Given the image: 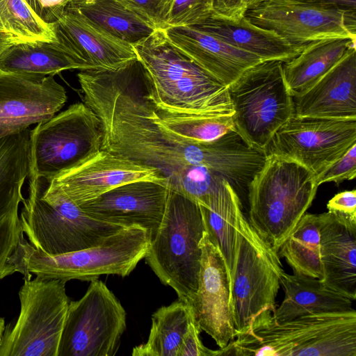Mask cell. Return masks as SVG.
<instances>
[{"instance_id": "1", "label": "cell", "mask_w": 356, "mask_h": 356, "mask_svg": "<svg viewBox=\"0 0 356 356\" xmlns=\"http://www.w3.org/2000/svg\"><path fill=\"white\" fill-rule=\"evenodd\" d=\"M134 49L145 69V95L156 111L232 116L227 86L203 69L157 29Z\"/></svg>"}, {"instance_id": "2", "label": "cell", "mask_w": 356, "mask_h": 356, "mask_svg": "<svg viewBox=\"0 0 356 356\" xmlns=\"http://www.w3.org/2000/svg\"><path fill=\"white\" fill-rule=\"evenodd\" d=\"M220 355L356 356V312L316 313L283 322L273 314L256 318Z\"/></svg>"}, {"instance_id": "3", "label": "cell", "mask_w": 356, "mask_h": 356, "mask_svg": "<svg viewBox=\"0 0 356 356\" xmlns=\"http://www.w3.org/2000/svg\"><path fill=\"white\" fill-rule=\"evenodd\" d=\"M318 186L305 166L268 154L248 187L249 223L277 252L312 205Z\"/></svg>"}, {"instance_id": "4", "label": "cell", "mask_w": 356, "mask_h": 356, "mask_svg": "<svg viewBox=\"0 0 356 356\" xmlns=\"http://www.w3.org/2000/svg\"><path fill=\"white\" fill-rule=\"evenodd\" d=\"M19 213L22 230L35 249L59 254L101 243L124 227L97 220L63 195L48 191L47 180L29 175Z\"/></svg>"}, {"instance_id": "5", "label": "cell", "mask_w": 356, "mask_h": 356, "mask_svg": "<svg viewBox=\"0 0 356 356\" xmlns=\"http://www.w3.org/2000/svg\"><path fill=\"white\" fill-rule=\"evenodd\" d=\"M206 230L200 204L169 189L162 220L144 258L161 282L189 304L197 289L200 242Z\"/></svg>"}, {"instance_id": "6", "label": "cell", "mask_w": 356, "mask_h": 356, "mask_svg": "<svg viewBox=\"0 0 356 356\" xmlns=\"http://www.w3.org/2000/svg\"><path fill=\"white\" fill-rule=\"evenodd\" d=\"M149 243V233L138 226L125 227L95 246L59 254L37 250L26 238L22 245L17 273L26 280L35 275L67 282H90L102 275L124 277L145 257Z\"/></svg>"}, {"instance_id": "7", "label": "cell", "mask_w": 356, "mask_h": 356, "mask_svg": "<svg viewBox=\"0 0 356 356\" xmlns=\"http://www.w3.org/2000/svg\"><path fill=\"white\" fill-rule=\"evenodd\" d=\"M282 63L262 61L227 86L235 129L253 148L266 151L276 131L294 115Z\"/></svg>"}, {"instance_id": "8", "label": "cell", "mask_w": 356, "mask_h": 356, "mask_svg": "<svg viewBox=\"0 0 356 356\" xmlns=\"http://www.w3.org/2000/svg\"><path fill=\"white\" fill-rule=\"evenodd\" d=\"M67 281L24 279L18 295L19 314L6 325L0 356H58L69 305Z\"/></svg>"}, {"instance_id": "9", "label": "cell", "mask_w": 356, "mask_h": 356, "mask_svg": "<svg viewBox=\"0 0 356 356\" xmlns=\"http://www.w3.org/2000/svg\"><path fill=\"white\" fill-rule=\"evenodd\" d=\"M283 271L278 253L243 215L239 222L236 266L231 282V308L236 336L246 332L260 316L274 314Z\"/></svg>"}, {"instance_id": "10", "label": "cell", "mask_w": 356, "mask_h": 356, "mask_svg": "<svg viewBox=\"0 0 356 356\" xmlns=\"http://www.w3.org/2000/svg\"><path fill=\"white\" fill-rule=\"evenodd\" d=\"M103 132L97 115L75 103L42 122L30 134V174L47 181L102 148Z\"/></svg>"}, {"instance_id": "11", "label": "cell", "mask_w": 356, "mask_h": 356, "mask_svg": "<svg viewBox=\"0 0 356 356\" xmlns=\"http://www.w3.org/2000/svg\"><path fill=\"white\" fill-rule=\"evenodd\" d=\"M126 312L100 280L70 301L58 356H113L126 330Z\"/></svg>"}, {"instance_id": "12", "label": "cell", "mask_w": 356, "mask_h": 356, "mask_svg": "<svg viewBox=\"0 0 356 356\" xmlns=\"http://www.w3.org/2000/svg\"><path fill=\"white\" fill-rule=\"evenodd\" d=\"M356 144V120L293 115L274 134L266 148L293 160L320 177Z\"/></svg>"}, {"instance_id": "13", "label": "cell", "mask_w": 356, "mask_h": 356, "mask_svg": "<svg viewBox=\"0 0 356 356\" xmlns=\"http://www.w3.org/2000/svg\"><path fill=\"white\" fill-rule=\"evenodd\" d=\"M297 46L326 38L356 39V13L315 6L298 0H264L244 15Z\"/></svg>"}, {"instance_id": "14", "label": "cell", "mask_w": 356, "mask_h": 356, "mask_svg": "<svg viewBox=\"0 0 356 356\" xmlns=\"http://www.w3.org/2000/svg\"><path fill=\"white\" fill-rule=\"evenodd\" d=\"M30 134L27 129L0 138V280L17 273L26 239L19 207L30 174Z\"/></svg>"}, {"instance_id": "15", "label": "cell", "mask_w": 356, "mask_h": 356, "mask_svg": "<svg viewBox=\"0 0 356 356\" xmlns=\"http://www.w3.org/2000/svg\"><path fill=\"white\" fill-rule=\"evenodd\" d=\"M147 180L167 187L166 177L157 169L140 165L105 149H100L47 183L77 206L124 184Z\"/></svg>"}, {"instance_id": "16", "label": "cell", "mask_w": 356, "mask_h": 356, "mask_svg": "<svg viewBox=\"0 0 356 356\" xmlns=\"http://www.w3.org/2000/svg\"><path fill=\"white\" fill-rule=\"evenodd\" d=\"M67 99L52 75L0 72V138L51 119Z\"/></svg>"}, {"instance_id": "17", "label": "cell", "mask_w": 356, "mask_h": 356, "mask_svg": "<svg viewBox=\"0 0 356 356\" xmlns=\"http://www.w3.org/2000/svg\"><path fill=\"white\" fill-rule=\"evenodd\" d=\"M202 250L196 293L190 302L193 318L220 348L236 338L231 308V283L224 257L207 230L200 242Z\"/></svg>"}, {"instance_id": "18", "label": "cell", "mask_w": 356, "mask_h": 356, "mask_svg": "<svg viewBox=\"0 0 356 356\" xmlns=\"http://www.w3.org/2000/svg\"><path fill=\"white\" fill-rule=\"evenodd\" d=\"M168 192L161 184L139 180L115 187L79 207L97 220L145 229L151 240L162 220Z\"/></svg>"}, {"instance_id": "19", "label": "cell", "mask_w": 356, "mask_h": 356, "mask_svg": "<svg viewBox=\"0 0 356 356\" xmlns=\"http://www.w3.org/2000/svg\"><path fill=\"white\" fill-rule=\"evenodd\" d=\"M51 29L55 39L88 70H113L137 58L133 46L109 35L67 8Z\"/></svg>"}, {"instance_id": "20", "label": "cell", "mask_w": 356, "mask_h": 356, "mask_svg": "<svg viewBox=\"0 0 356 356\" xmlns=\"http://www.w3.org/2000/svg\"><path fill=\"white\" fill-rule=\"evenodd\" d=\"M321 282L355 300L356 298V222L332 212L317 214Z\"/></svg>"}, {"instance_id": "21", "label": "cell", "mask_w": 356, "mask_h": 356, "mask_svg": "<svg viewBox=\"0 0 356 356\" xmlns=\"http://www.w3.org/2000/svg\"><path fill=\"white\" fill-rule=\"evenodd\" d=\"M293 101L296 116L356 120V49Z\"/></svg>"}, {"instance_id": "22", "label": "cell", "mask_w": 356, "mask_h": 356, "mask_svg": "<svg viewBox=\"0 0 356 356\" xmlns=\"http://www.w3.org/2000/svg\"><path fill=\"white\" fill-rule=\"evenodd\" d=\"M163 31L172 43L227 86L246 70L264 61L193 26H167Z\"/></svg>"}, {"instance_id": "23", "label": "cell", "mask_w": 356, "mask_h": 356, "mask_svg": "<svg viewBox=\"0 0 356 356\" xmlns=\"http://www.w3.org/2000/svg\"><path fill=\"white\" fill-rule=\"evenodd\" d=\"M225 42L257 56L263 60L285 62L297 56L303 46L294 45L272 30L259 27L245 16L232 21L211 16L191 26Z\"/></svg>"}, {"instance_id": "24", "label": "cell", "mask_w": 356, "mask_h": 356, "mask_svg": "<svg viewBox=\"0 0 356 356\" xmlns=\"http://www.w3.org/2000/svg\"><path fill=\"white\" fill-rule=\"evenodd\" d=\"M280 281L285 296L273 314L277 322L311 314L353 309V300L326 286L320 279L284 270Z\"/></svg>"}, {"instance_id": "25", "label": "cell", "mask_w": 356, "mask_h": 356, "mask_svg": "<svg viewBox=\"0 0 356 356\" xmlns=\"http://www.w3.org/2000/svg\"><path fill=\"white\" fill-rule=\"evenodd\" d=\"M353 49L355 39L349 38H326L304 45L297 56L282 63L291 95L305 93Z\"/></svg>"}, {"instance_id": "26", "label": "cell", "mask_w": 356, "mask_h": 356, "mask_svg": "<svg viewBox=\"0 0 356 356\" xmlns=\"http://www.w3.org/2000/svg\"><path fill=\"white\" fill-rule=\"evenodd\" d=\"M199 204L209 236L224 257L231 283L236 266L239 222L243 216L239 196L224 179Z\"/></svg>"}, {"instance_id": "27", "label": "cell", "mask_w": 356, "mask_h": 356, "mask_svg": "<svg viewBox=\"0 0 356 356\" xmlns=\"http://www.w3.org/2000/svg\"><path fill=\"white\" fill-rule=\"evenodd\" d=\"M66 8L109 35L133 47L157 29L125 0H72Z\"/></svg>"}, {"instance_id": "28", "label": "cell", "mask_w": 356, "mask_h": 356, "mask_svg": "<svg viewBox=\"0 0 356 356\" xmlns=\"http://www.w3.org/2000/svg\"><path fill=\"white\" fill-rule=\"evenodd\" d=\"M67 70L88 68L56 40L20 42L0 54L1 72L54 76Z\"/></svg>"}, {"instance_id": "29", "label": "cell", "mask_w": 356, "mask_h": 356, "mask_svg": "<svg viewBox=\"0 0 356 356\" xmlns=\"http://www.w3.org/2000/svg\"><path fill=\"white\" fill-rule=\"evenodd\" d=\"M194 321L189 303L178 299L158 309L152 316L146 343L134 348L133 356H179L183 339Z\"/></svg>"}, {"instance_id": "30", "label": "cell", "mask_w": 356, "mask_h": 356, "mask_svg": "<svg viewBox=\"0 0 356 356\" xmlns=\"http://www.w3.org/2000/svg\"><path fill=\"white\" fill-rule=\"evenodd\" d=\"M294 274L322 277L317 214L305 213L278 250Z\"/></svg>"}, {"instance_id": "31", "label": "cell", "mask_w": 356, "mask_h": 356, "mask_svg": "<svg viewBox=\"0 0 356 356\" xmlns=\"http://www.w3.org/2000/svg\"><path fill=\"white\" fill-rule=\"evenodd\" d=\"M149 111L155 122L179 138L191 143L210 142L235 129L232 116L168 113L156 111L150 102Z\"/></svg>"}, {"instance_id": "32", "label": "cell", "mask_w": 356, "mask_h": 356, "mask_svg": "<svg viewBox=\"0 0 356 356\" xmlns=\"http://www.w3.org/2000/svg\"><path fill=\"white\" fill-rule=\"evenodd\" d=\"M0 17L23 42L56 40L51 26L42 21L24 0H0Z\"/></svg>"}, {"instance_id": "33", "label": "cell", "mask_w": 356, "mask_h": 356, "mask_svg": "<svg viewBox=\"0 0 356 356\" xmlns=\"http://www.w3.org/2000/svg\"><path fill=\"white\" fill-rule=\"evenodd\" d=\"M213 1L172 0L167 26H191L202 22L212 15Z\"/></svg>"}, {"instance_id": "34", "label": "cell", "mask_w": 356, "mask_h": 356, "mask_svg": "<svg viewBox=\"0 0 356 356\" xmlns=\"http://www.w3.org/2000/svg\"><path fill=\"white\" fill-rule=\"evenodd\" d=\"M356 176V144L341 158L332 163L316 179L317 184L334 182L339 184L345 180H352Z\"/></svg>"}, {"instance_id": "35", "label": "cell", "mask_w": 356, "mask_h": 356, "mask_svg": "<svg viewBox=\"0 0 356 356\" xmlns=\"http://www.w3.org/2000/svg\"><path fill=\"white\" fill-rule=\"evenodd\" d=\"M146 17L156 29H164L172 0H125Z\"/></svg>"}, {"instance_id": "36", "label": "cell", "mask_w": 356, "mask_h": 356, "mask_svg": "<svg viewBox=\"0 0 356 356\" xmlns=\"http://www.w3.org/2000/svg\"><path fill=\"white\" fill-rule=\"evenodd\" d=\"M35 15L45 24L51 26L63 14L72 0H24Z\"/></svg>"}, {"instance_id": "37", "label": "cell", "mask_w": 356, "mask_h": 356, "mask_svg": "<svg viewBox=\"0 0 356 356\" xmlns=\"http://www.w3.org/2000/svg\"><path fill=\"white\" fill-rule=\"evenodd\" d=\"M201 330L193 321L185 334L179 356H217L218 350H211L203 345L200 338Z\"/></svg>"}, {"instance_id": "38", "label": "cell", "mask_w": 356, "mask_h": 356, "mask_svg": "<svg viewBox=\"0 0 356 356\" xmlns=\"http://www.w3.org/2000/svg\"><path fill=\"white\" fill-rule=\"evenodd\" d=\"M327 211L356 222V191H344L336 194L327 204Z\"/></svg>"}, {"instance_id": "39", "label": "cell", "mask_w": 356, "mask_h": 356, "mask_svg": "<svg viewBox=\"0 0 356 356\" xmlns=\"http://www.w3.org/2000/svg\"><path fill=\"white\" fill-rule=\"evenodd\" d=\"M253 0H214L212 16L237 21L245 15Z\"/></svg>"}, {"instance_id": "40", "label": "cell", "mask_w": 356, "mask_h": 356, "mask_svg": "<svg viewBox=\"0 0 356 356\" xmlns=\"http://www.w3.org/2000/svg\"><path fill=\"white\" fill-rule=\"evenodd\" d=\"M315 6L356 13V0H298Z\"/></svg>"}, {"instance_id": "41", "label": "cell", "mask_w": 356, "mask_h": 356, "mask_svg": "<svg viewBox=\"0 0 356 356\" xmlns=\"http://www.w3.org/2000/svg\"><path fill=\"white\" fill-rule=\"evenodd\" d=\"M23 41L6 28L0 17V54L11 45Z\"/></svg>"}, {"instance_id": "42", "label": "cell", "mask_w": 356, "mask_h": 356, "mask_svg": "<svg viewBox=\"0 0 356 356\" xmlns=\"http://www.w3.org/2000/svg\"><path fill=\"white\" fill-rule=\"evenodd\" d=\"M6 327L5 318L3 317L0 316V341L1 339L3 331Z\"/></svg>"}, {"instance_id": "43", "label": "cell", "mask_w": 356, "mask_h": 356, "mask_svg": "<svg viewBox=\"0 0 356 356\" xmlns=\"http://www.w3.org/2000/svg\"><path fill=\"white\" fill-rule=\"evenodd\" d=\"M264 1V0H253L252 5L255 4V3H257L259 2V1Z\"/></svg>"}]
</instances>
